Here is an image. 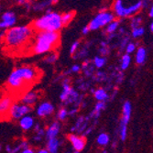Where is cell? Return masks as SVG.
<instances>
[{"mask_svg": "<svg viewBox=\"0 0 153 153\" xmlns=\"http://www.w3.org/2000/svg\"><path fill=\"white\" fill-rule=\"evenodd\" d=\"M39 70L33 66H22L16 68L8 79L7 85L13 90H20L30 86L39 77Z\"/></svg>", "mask_w": 153, "mask_h": 153, "instance_id": "obj_1", "label": "cell"}, {"mask_svg": "<svg viewBox=\"0 0 153 153\" xmlns=\"http://www.w3.org/2000/svg\"><path fill=\"white\" fill-rule=\"evenodd\" d=\"M58 147H59V142L56 140V137L50 138L48 143V150L50 151V153H57Z\"/></svg>", "mask_w": 153, "mask_h": 153, "instance_id": "obj_20", "label": "cell"}, {"mask_svg": "<svg viewBox=\"0 0 153 153\" xmlns=\"http://www.w3.org/2000/svg\"><path fill=\"white\" fill-rule=\"evenodd\" d=\"M94 65H95L96 68H102V67L105 64L106 60H105V58H104V57L96 56V57L94 58Z\"/></svg>", "mask_w": 153, "mask_h": 153, "instance_id": "obj_25", "label": "cell"}, {"mask_svg": "<svg viewBox=\"0 0 153 153\" xmlns=\"http://www.w3.org/2000/svg\"><path fill=\"white\" fill-rule=\"evenodd\" d=\"M21 153H34V151L32 149H26L25 150H23Z\"/></svg>", "mask_w": 153, "mask_h": 153, "instance_id": "obj_36", "label": "cell"}, {"mask_svg": "<svg viewBox=\"0 0 153 153\" xmlns=\"http://www.w3.org/2000/svg\"><path fill=\"white\" fill-rule=\"evenodd\" d=\"M17 21V18L15 13L12 11H7L6 13H4L2 17H1V20H0V29H9V27H13L15 25Z\"/></svg>", "mask_w": 153, "mask_h": 153, "instance_id": "obj_8", "label": "cell"}, {"mask_svg": "<svg viewBox=\"0 0 153 153\" xmlns=\"http://www.w3.org/2000/svg\"><path fill=\"white\" fill-rule=\"evenodd\" d=\"M13 104V100L10 96L6 95L0 99V120H4L5 118L10 117L9 112Z\"/></svg>", "mask_w": 153, "mask_h": 153, "instance_id": "obj_7", "label": "cell"}, {"mask_svg": "<svg viewBox=\"0 0 153 153\" xmlns=\"http://www.w3.org/2000/svg\"><path fill=\"white\" fill-rule=\"evenodd\" d=\"M38 98H39V96L36 92H29L23 95V97L21 98V102L22 104H25L27 105H32L37 102Z\"/></svg>", "mask_w": 153, "mask_h": 153, "instance_id": "obj_11", "label": "cell"}, {"mask_svg": "<svg viewBox=\"0 0 153 153\" xmlns=\"http://www.w3.org/2000/svg\"><path fill=\"white\" fill-rule=\"evenodd\" d=\"M97 142L102 146H105L109 142V137L106 134L103 133L98 137V138H97Z\"/></svg>", "mask_w": 153, "mask_h": 153, "instance_id": "obj_26", "label": "cell"}, {"mask_svg": "<svg viewBox=\"0 0 153 153\" xmlns=\"http://www.w3.org/2000/svg\"><path fill=\"white\" fill-rule=\"evenodd\" d=\"M150 30L153 32V21H152V23L150 24Z\"/></svg>", "mask_w": 153, "mask_h": 153, "instance_id": "obj_39", "label": "cell"}, {"mask_svg": "<svg viewBox=\"0 0 153 153\" xmlns=\"http://www.w3.org/2000/svg\"><path fill=\"white\" fill-rule=\"evenodd\" d=\"M67 115H68V111L66 109L62 108L58 112V118L61 119V120H63V119H65Z\"/></svg>", "mask_w": 153, "mask_h": 153, "instance_id": "obj_30", "label": "cell"}, {"mask_svg": "<svg viewBox=\"0 0 153 153\" xmlns=\"http://www.w3.org/2000/svg\"><path fill=\"white\" fill-rule=\"evenodd\" d=\"M135 49H136V46H135L134 43H128L127 48H126V51H127L128 54H130V53L135 51Z\"/></svg>", "mask_w": 153, "mask_h": 153, "instance_id": "obj_32", "label": "cell"}, {"mask_svg": "<svg viewBox=\"0 0 153 153\" xmlns=\"http://www.w3.org/2000/svg\"><path fill=\"white\" fill-rule=\"evenodd\" d=\"M89 31H90V30H89V27H88V26H85V27L82 30V33L83 35H86Z\"/></svg>", "mask_w": 153, "mask_h": 153, "instance_id": "obj_35", "label": "cell"}, {"mask_svg": "<svg viewBox=\"0 0 153 153\" xmlns=\"http://www.w3.org/2000/svg\"><path fill=\"white\" fill-rule=\"evenodd\" d=\"M34 124V119L33 117H29V116H24L21 117L20 119V122H19V125L20 127L24 129V130H29L32 128Z\"/></svg>", "mask_w": 153, "mask_h": 153, "instance_id": "obj_14", "label": "cell"}, {"mask_svg": "<svg viewBox=\"0 0 153 153\" xmlns=\"http://www.w3.org/2000/svg\"><path fill=\"white\" fill-rule=\"evenodd\" d=\"M125 7H126L123 5L122 0H116L114 4V10L117 17L119 18L125 17Z\"/></svg>", "mask_w": 153, "mask_h": 153, "instance_id": "obj_15", "label": "cell"}, {"mask_svg": "<svg viewBox=\"0 0 153 153\" xmlns=\"http://www.w3.org/2000/svg\"><path fill=\"white\" fill-rule=\"evenodd\" d=\"M53 112H54V106L49 102H43L42 104H40L37 110V114L40 117L51 116Z\"/></svg>", "mask_w": 153, "mask_h": 153, "instance_id": "obj_9", "label": "cell"}, {"mask_svg": "<svg viewBox=\"0 0 153 153\" xmlns=\"http://www.w3.org/2000/svg\"><path fill=\"white\" fill-rule=\"evenodd\" d=\"M60 34L58 31H39L31 48L32 54H43L51 51L59 44Z\"/></svg>", "mask_w": 153, "mask_h": 153, "instance_id": "obj_3", "label": "cell"}, {"mask_svg": "<svg viewBox=\"0 0 153 153\" xmlns=\"http://www.w3.org/2000/svg\"><path fill=\"white\" fill-rule=\"evenodd\" d=\"M105 107V102L99 101V103H97V104H96L95 108H94V111L92 113V115H93V114H95V118H96V117H98V116H99V114H100V112H101V110L104 109Z\"/></svg>", "mask_w": 153, "mask_h": 153, "instance_id": "obj_24", "label": "cell"}, {"mask_svg": "<svg viewBox=\"0 0 153 153\" xmlns=\"http://www.w3.org/2000/svg\"><path fill=\"white\" fill-rule=\"evenodd\" d=\"M146 50L143 47H140L137 49V54H136V62L137 64H143L146 61Z\"/></svg>", "mask_w": 153, "mask_h": 153, "instance_id": "obj_17", "label": "cell"}, {"mask_svg": "<svg viewBox=\"0 0 153 153\" xmlns=\"http://www.w3.org/2000/svg\"><path fill=\"white\" fill-rule=\"evenodd\" d=\"M59 130H60V124L58 122H54L47 130V137L49 140L50 138L56 137Z\"/></svg>", "mask_w": 153, "mask_h": 153, "instance_id": "obj_16", "label": "cell"}, {"mask_svg": "<svg viewBox=\"0 0 153 153\" xmlns=\"http://www.w3.org/2000/svg\"><path fill=\"white\" fill-rule=\"evenodd\" d=\"M71 89H72V87H71L70 85H69V82H65L63 83V85H62V94H61V95H60V99H61V101H62V102H66V101H67L68 96H69V94H70Z\"/></svg>", "mask_w": 153, "mask_h": 153, "instance_id": "obj_18", "label": "cell"}, {"mask_svg": "<svg viewBox=\"0 0 153 153\" xmlns=\"http://www.w3.org/2000/svg\"><path fill=\"white\" fill-rule=\"evenodd\" d=\"M32 110L30 105H27L25 104H12L9 117L14 119H19L22 117L26 116L27 113H30Z\"/></svg>", "mask_w": 153, "mask_h": 153, "instance_id": "obj_6", "label": "cell"}, {"mask_svg": "<svg viewBox=\"0 0 153 153\" xmlns=\"http://www.w3.org/2000/svg\"><path fill=\"white\" fill-rule=\"evenodd\" d=\"M130 115H131V105L129 102H126L123 106V117L121 120V125L127 126L130 119Z\"/></svg>", "mask_w": 153, "mask_h": 153, "instance_id": "obj_12", "label": "cell"}, {"mask_svg": "<svg viewBox=\"0 0 153 153\" xmlns=\"http://www.w3.org/2000/svg\"><path fill=\"white\" fill-rule=\"evenodd\" d=\"M78 46H79V41H75V42L73 43V45H72V47H71V49H70V53H71L72 55L74 54V53L76 52V51H77V49H78Z\"/></svg>", "mask_w": 153, "mask_h": 153, "instance_id": "obj_33", "label": "cell"}, {"mask_svg": "<svg viewBox=\"0 0 153 153\" xmlns=\"http://www.w3.org/2000/svg\"><path fill=\"white\" fill-rule=\"evenodd\" d=\"M140 22H141V18H134L132 20V24H131L132 29H135L137 27H140Z\"/></svg>", "mask_w": 153, "mask_h": 153, "instance_id": "obj_31", "label": "cell"}, {"mask_svg": "<svg viewBox=\"0 0 153 153\" xmlns=\"http://www.w3.org/2000/svg\"><path fill=\"white\" fill-rule=\"evenodd\" d=\"M149 17L153 18V5H152V7H151L150 10H149Z\"/></svg>", "mask_w": 153, "mask_h": 153, "instance_id": "obj_37", "label": "cell"}, {"mask_svg": "<svg viewBox=\"0 0 153 153\" xmlns=\"http://www.w3.org/2000/svg\"><path fill=\"white\" fill-rule=\"evenodd\" d=\"M119 26V21L117 20H113V21H111L110 23L107 24V27H106V32L109 33V34H112L114 33L117 29L118 27Z\"/></svg>", "mask_w": 153, "mask_h": 153, "instance_id": "obj_21", "label": "cell"}, {"mask_svg": "<svg viewBox=\"0 0 153 153\" xmlns=\"http://www.w3.org/2000/svg\"><path fill=\"white\" fill-rule=\"evenodd\" d=\"M68 138H69V140L71 141V143L73 144V146L76 151L82 150L85 146V143H86L85 138L82 137H78V136L71 134V135L68 136Z\"/></svg>", "mask_w": 153, "mask_h": 153, "instance_id": "obj_10", "label": "cell"}, {"mask_svg": "<svg viewBox=\"0 0 153 153\" xmlns=\"http://www.w3.org/2000/svg\"><path fill=\"white\" fill-rule=\"evenodd\" d=\"M74 17V12H68V13H65L64 15L62 16V25L63 26H66L70 23L73 19Z\"/></svg>", "mask_w": 153, "mask_h": 153, "instance_id": "obj_22", "label": "cell"}, {"mask_svg": "<svg viewBox=\"0 0 153 153\" xmlns=\"http://www.w3.org/2000/svg\"><path fill=\"white\" fill-rule=\"evenodd\" d=\"M80 70H81L80 65H78V64L73 65V67H72V72H74V73H79Z\"/></svg>", "mask_w": 153, "mask_h": 153, "instance_id": "obj_34", "label": "cell"}, {"mask_svg": "<svg viewBox=\"0 0 153 153\" xmlns=\"http://www.w3.org/2000/svg\"><path fill=\"white\" fill-rule=\"evenodd\" d=\"M62 26V15L48 10L44 16L37 19L32 23V29L39 31H59Z\"/></svg>", "mask_w": 153, "mask_h": 153, "instance_id": "obj_4", "label": "cell"}, {"mask_svg": "<svg viewBox=\"0 0 153 153\" xmlns=\"http://www.w3.org/2000/svg\"><path fill=\"white\" fill-rule=\"evenodd\" d=\"M38 153H49V151L46 150V149H41V150H39Z\"/></svg>", "mask_w": 153, "mask_h": 153, "instance_id": "obj_38", "label": "cell"}, {"mask_svg": "<svg viewBox=\"0 0 153 153\" xmlns=\"http://www.w3.org/2000/svg\"><path fill=\"white\" fill-rule=\"evenodd\" d=\"M144 34V29L140 27H137L135 29H133L132 30V36L134 38H137V37H140Z\"/></svg>", "mask_w": 153, "mask_h": 153, "instance_id": "obj_27", "label": "cell"}, {"mask_svg": "<svg viewBox=\"0 0 153 153\" xmlns=\"http://www.w3.org/2000/svg\"><path fill=\"white\" fill-rule=\"evenodd\" d=\"M131 62V58L129 56V54H125L122 57V61H121V69L122 70H126V69L129 66Z\"/></svg>", "mask_w": 153, "mask_h": 153, "instance_id": "obj_23", "label": "cell"}, {"mask_svg": "<svg viewBox=\"0 0 153 153\" xmlns=\"http://www.w3.org/2000/svg\"><path fill=\"white\" fill-rule=\"evenodd\" d=\"M58 59V54L57 53H51L49 56H47L45 58V62L48 63H53L56 62V60Z\"/></svg>", "mask_w": 153, "mask_h": 153, "instance_id": "obj_28", "label": "cell"}, {"mask_svg": "<svg viewBox=\"0 0 153 153\" xmlns=\"http://www.w3.org/2000/svg\"><path fill=\"white\" fill-rule=\"evenodd\" d=\"M33 29L29 26L11 27L4 34V42L8 48L16 49L24 45L32 36Z\"/></svg>", "mask_w": 153, "mask_h": 153, "instance_id": "obj_2", "label": "cell"}, {"mask_svg": "<svg viewBox=\"0 0 153 153\" xmlns=\"http://www.w3.org/2000/svg\"><path fill=\"white\" fill-rule=\"evenodd\" d=\"M115 19V16L110 12H101L88 25L90 30H96Z\"/></svg>", "mask_w": 153, "mask_h": 153, "instance_id": "obj_5", "label": "cell"}, {"mask_svg": "<svg viewBox=\"0 0 153 153\" xmlns=\"http://www.w3.org/2000/svg\"><path fill=\"white\" fill-rule=\"evenodd\" d=\"M120 136H121V140H125L127 137V126H124V125H121L120 127Z\"/></svg>", "mask_w": 153, "mask_h": 153, "instance_id": "obj_29", "label": "cell"}, {"mask_svg": "<svg viewBox=\"0 0 153 153\" xmlns=\"http://www.w3.org/2000/svg\"><path fill=\"white\" fill-rule=\"evenodd\" d=\"M141 7H142V1H138V2L131 5L130 7H125V17L134 15V14L137 13L138 10H140Z\"/></svg>", "mask_w": 153, "mask_h": 153, "instance_id": "obj_13", "label": "cell"}, {"mask_svg": "<svg viewBox=\"0 0 153 153\" xmlns=\"http://www.w3.org/2000/svg\"><path fill=\"white\" fill-rule=\"evenodd\" d=\"M94 97L97 101H103L105 102V100L108 99V94L105 92V89L103 88H99L97 89L96 91H94Z\"/></svg>", "mask_w": 153, "mask_h": 153, "instance_id": "obj_19", "label": "cell"}]
</instances>
